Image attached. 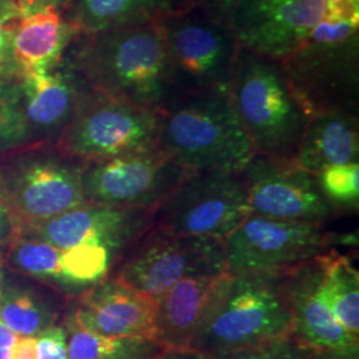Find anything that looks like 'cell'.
I'll return each instance as SVG.
<instances>
[{"label":"cell","instance_id":"1","mask_svg":"<svg viewBox=\"0 0 359 359\" xmlns=\"http://www.w3.org/2000/svg\"><path fill=\"white\" fill-rule=\"evenodd\" d=\"M63 60L92 90L151 111L180 96L160 23L77 35Z\"/></svg>","mask_w":359,"mask_h":359},{"label":"cell","instance_id":"2","mask_svg":"<svg viewBox=\"0 0 359 359\" xmlns=\"http://www.w3.org/2000/svg\"><path fill=\"white\" fill-rule=\"evenodd\" d=\"M290 270L218 276L189 348L213 359L289 337Z\"/></svg>","mask_w":359,"mask_h":359},{"label":"cell","instance_id":"3","mask_svg":"<svg viewBox=\"0 0 359 359\" xmlns=\"http://www.w3.org/2000/svg\"><path fill=\"white\" fill-rule=\"evenodd\" d=\"M158 148L192 172H241L256 154L228 88L184 92L168 104Z\"/></svg>","mask_w":359,"mask_h":359},{"label":"cell","instance_id":"4","mask_svg":"<svg viewBox=\"0 0 359 359\" xmlns=\"http://www.w3.org/2000/svg\"><path fill=\"white\" fill-rule=\"evenodd\" d=\"M228 90L255 152L293 161L310 116L295 96L281 60L241 47Z\"/></svg>","mask_w":359,"mask_h":359},{"label":"cell","instance_id":"5","mask_svg":"<svg viewBox=\"0 0 359 359\" xmlns=\"http://www.w3.org/2000/svg\"><path fill=\"white\" fill-rule=\"evenodd\" d=\"M281 63L310 117L358 116L359 18L327 15Z\"/></svg>","mask_w":359,"mask_h":359},{"label":"cell","instance_id":"6","mask_svg":"<svg viewBox=\"0 0 359 359\" xmlns=\"http://www.w3.org/2000/svg\"><path fill=\"white\" fill-rule=\"evenodd\" d=\"M160 112L92 90L53 148L83 163L158 147Z\"/></svg>","mask_w":359,"mask_h":359},{"label":"cell","instance_id":"7","mask_svg":"<svg viewBox=\"0 0 359 359\" xmlns=\"http://www.w3.org/2000/svg\"><path fill=\"white\" fill-rule=\"evenodd\" d=\"M250 215L240 172H191L154 208V228L225 241Z\"/></svg>","mask_w":359,"mask_h":359},{"label":"cell","instance_id":"8","mask_svg":"<svg viewBox=\"0 0 359 359\" xmlns=\"http://www.w3.org/2000/svg\"><path fill=\"white\" fill-rule=\"evenodd\" d=\"M160 27L180 95L228 88L241 46L222 18L201 7L173 10Z\"/></svg>","mask_w":359,"mask_h":359},{"label":"cell","instance_id":"9","mask_svg":"<svg viewBox=\"0 0 359 359\" xmlns=\"http://www.w3.org/2000/svg\"><path fill=\"white\" fill-rule=\"evenodd\" d=\"M115 278L154 302L176 283L226 271L224 241L151 228L128 249Z\"/></svg>","mask_w":359,"mask_h":359},{"label":"cell","instance_id":"10","mask_svg":"<svg viewBox=\"0 0 359 359\" xmlns=\"http://www.w3.org/2000/svg\"><path fill=\"white\" fill-rule=\"evenodd\" d=\"M83 168L55 148L16 156L0 167V191L25 231L86 203Z\"/></svg>","mask_w":359,"mask_h":359},{"label":"cell","instance_id":"11","mask_svg":"<svg viewBox=\"0 0 359 359\" xmlns=\"http://www.w3.org/2000/svg\"><path fill=\"white\" fill-rule=\"evenodd\" d=\"M339 245L323 225L250 215L224 241L229 274L290 270Z\"/></svg>","mask_w":359,"mask_h":359},{"label":"cell","instance_id":"12","mask_svg":"<svg viewBox=\"0 0 359 359\" xmlns=\"http://www.w3.org/2000/svg\"><path fill=\"white\" fill-rule=\"evenodd\" d=\"M206 10L224 19L245 50L283 60L294 53L329 15V3L327 0H221Z\"/></svg>","mask_w":359,"mask_h":359},{"label":"cell","instance_id":"13","mask_svg":"<svg viewBox=\"0 0 359 359\" xmlns=\"http://www.w3.org/2000/svg\"><path fill=\"white\" fill-rule=\"evenodd\" d=\"M191 172L157 147L84 163L81 187L86 203L154 209Z\"/></svg>","mask_w":359,"mask_h":359},{"label":"cell","instance_id":"14","mask_svg":"<svg viewBox=\"0 0 359 359\" xmlns=\"http://www.w3.org/2000/svg\"><path fill=\"white\" fill-rule=\"evenodd\" d=\"M252 215L325 225L338 213L323 197L316 175L283 161L255 154L241 169Z\"/></svg>","mask_w":359,"mask_h":359},{"label":"cell","instance_id":"15","mask_svg":"<svg viewBox=\"0 0 359 359\" xmlns=\"http://www.w3.org/2000/svg\"><path fill=\"white\" fill-rule=\"evenodd\" d=\"M154 209L84 203L56 217L29 226L25 236L59 249L81 245L103 246L123 257L151 228Z\"/></svg>","mask_w":359,"mask_h":359},{"label":"cell","instance_id":"16","mask_svg":"<svg viewBox=\"0 0 359 359\" xmlns=\"http://www.w3.org/2000/svg\"><path fill=\"white\" fill-rule=\"evenodd\" d=\"M321 257L289 271L287 298L292 310V337L310 350L359 355V337L337 321L321 290Z\"/></svg>","mask_w":359,"mask_h":359},{"label":"cell","instance_id":"17","mask_svg":"<svg viewBox=\"0 0 359 359\" xmlns=\"http://www.w3.org/2000/svg\"><path fill=\"white\" fill-rule=\"evenodd\" d=\"M31 142L59 139L74 120L90 87L65 60L46 74L19 79Z\"/></svg>","mask_w":359,"mask_h":359},{"label":"cell","instance_id":"18","mask_svg":"<svg viewBox=\"0 0 359 359\" xmlns=\"http://www.w3.org/2000/svg\"><path fill=\"white\" fill-rule=\"evenodd\" d=\"M69 316L93 333L152 339L156 302L112 277L84 290Z\"/></svg>","mask_w":359,"mask_h":359},{"label":"cell","instance_id":"19","mask_svg":"<svg viewBox=\"0 0 359 359\" xmlns=\"http://www.w3.org/2000/svg\"><path fill=\"white\" fill-rule=\"evenodd\" d=\"M77 35L57 8L19 18L11 32L10 76L23 79L55 69Z\"/></svg>","mask_w":359,"mask_h":359},{"label":"cell","instance_id":"20","mask_svg":"<svg viewBox=\"0 0 359 359\" xmlns=\"http://www.w3.org/2000/svg\"><path fill=\"white\" fill-rule=\"evenodd\" d=\"M221 274L191 276L156 302L154 339L163 348H189L209 294Z\"/></svg>","mask_w":359,"mask_h":359},{"label":"cell","instance_id":"21","mask_svg":"<svg viewBox=\"0 0 359 359\" xmlns=\"http://www.w3.org/2000/svg\"><path fill=\"white\" fill-rule=\"evenodd\" d=\"M358 116L322 114L311 116L294 161L311 175L334 165L358 163Z\"/></svg>","mask_w":359,"mask_h":359},{"label":"cell","instance_id":"22","mask_svg":"<svg viewBox=\"0 0 359 359\" xmlns=\"http://www.w3.org/2000/svg\"><path fill=\"white\" fill-rule=\"evenodd\" d=\"M176 0H71L65 19L79 35L160 23Z\"/></svg>","mask_w":359,"mask_h":359},{"label":"cell","instance_id":"23","mask_svg":"<svg viewBox=\"0 0 359 359\" xmlns=\"http://www.w3.org/2000/svg\"><path fill=\"white\" fill-rule=\"evenodd\" d=\"M321 290L334 317L359 337V273L353 259L332 249L321 257Z\"/></svg>","mask_w":359,"mask_h":359},{"label":"cell","instance_id":"24","mask_svg":"<svg viewBox=\"0 0 359 359\" xmlns=\"http://www.w3.org/2000/svg\"><path fill=\"white\" fill-rule=\"evenodd\" d=\"M65 327L68 333V359H154L164 350L151 338L93 333L81 327L69 314Z\"/></svg>","mask_w":359,"mask_h":359},{"label":"cell","instance_id":"25","mask_svg":"<svg viewBox=\"0 0 359 359\" xmlns=\"http://www.w3.org/2000/svg\"><path fill=\"white\" fill-rule=\"evenodd\" d=\"M56 313L38 295L4 286L0 295V321L16 337H38L55 325Z\"/></svg>","mask_w":359,"mask_h":359},{"label":"cell","instance_id":"26","mask_svg":"<svg viewBox=\"0 0 359 359\" xmlns=\"http://www.w3.org/2000/svg\"><path fill=\"white\" fill-rule=\"evenodd\" d=\"M60 250V286L68 290L84 292L102 283L117 258L103 246L81 245Z\"/></svg>","mask_w":359,"mask_h":359},{"label":"cell","instance_id":"27","mask_svg":"<svg viewBox=\"0 0 359 359\" xmlns=\"http://www.w3.org/2000/svg\"><path fill=\"white\" fill-rule=\"evenodd\" d=\"M60 249L32 237H22L10 248L8 259L22 273L60 286Z\"/></svg>","mask_w":359,"mask_h":359},{"label":"cell","instance_id":"28","mask_svg":"<svg viewBox=\"0 0 359 359\" xmlns=\"http://www.w3.org/2000/svg\"><path fill=\"white\" fill-rule=\"evenodd\" d=\"M28 142L31 139L22 107L19 79L0 77V152Z\"/></svg>","mask_w":359,"mask_h":359},{"label":"cell","instance_id":"29","mask_svg":"<svg viewBox=\"0 0 359 359\" xmlns=\"http://www.w3.org/2000/svg\"><path fill=\"white\" fill-rule=\"evenodd\" d=\"M316 179L323 197L338 215L358 210L359 163L325 168Z\"/></svg>","mask_w":359,"mask_h":359},{"label":"cell","instance_id":"30","mask_svg":"<svg viewBox=\"0 0 359 359\" xmlns=\"http://www.w3.org/2000/svg\"><path fill=\"white\" fill-rule=\"evenodd\" d=\"M310 348L298 344L292 335L265 346L231 353L213 359H306Z\"/></svg>","mask_w":359,"mask_h":359},{"label":"cell","instance_id":"31","mask_svg":"<svg viewBox=\"0 0 359 359\" xmlns=\"http://www.w3.org/2000/svg\"><path fill=\"white\" fill-rule=\"evenodd\" d=\"M38 359H68V333L65 326L52 325L36 337Z\"/></svg>","mask_w":359,"mask_h":359},{"label":"cell","instance_id":"32","mask_svg":"<svg viewBox=\"0 0 359 359\" xmlns=\"http://www.w3.org/2000/svg\"><path fill=\"white\" fill-rule=\"evenodd\" d=\"M25 236V229L0 191V250L10 249Z\"/></svg>","mask_w":359,"mask_h":359},{"label":"cell","instance_id":"33","mask_svg":"<svg viewBox=\"0 0 359 359\" xmlns=\"http://www.w3.org/2000/svg\"><path fill=\"white\" fill-rule=\"evenodd\" d=\"M69 3L71 0H0V7L18 18H25L47 8H57L65 13Z\"/></svg>","mask_w":359,"mask_h":359},{"label":"cell","instance_id":"34","mask_svg":"<svg viewBox=\"0 0 359 359\" xmlns=\"http://www.w3.org/2000/svg\"><path fill=\"white\" fill-rule=\"evenodd\" d=\"M19 18L0 7V77L10 76V46L11 32Z\"/></svg>","mask_w":359,"mask_h":359},{"label":"cell","instance_id":"35","mask_svg":"<svg viewBox=\"0 0 359 359\" xmlns=\"http://www.w3.org/2000/svg\"><path fill=\"white\" fill-rule=\"evenodd\" d=\"M8 359H38L36 337H18L10 348Z\"/></svg>","mask_w":359,"mask_h":359},{"label":"cell","instance_id":"36","mask_svg":"<svg viewBox=\"0 0 359 359\" xmlns=\"http://www.w3.org/2000/svg\"><path fill=\"white\" fill-rule=\"evenodd\" d=\"M329 15L339 18H359V0H327Z\"/></svg>","mask_w":359,"mask_h":359},{"label":"cell","instance_id":"37","mask_svg":"<svg viewBox=\"0 0 359 359\" xmlns=\"http://www.w3.org/2000/svg\"><path fill=\"white\" fill-rule=\"evenodd\" d=\"M154 359H210L192 348H164Z\"/></svg>","mask_w":359,"mask_h":359},{"label":"cell","instance_id":"38","mask_svg":"<svg viewBox=\"0 0 359 359\" xmlns=\"http://www.w3.org/2000/svg\"><path fill=\"white\" fill-rule=\"evenodd\" d=\"M306 359H359V355H350L327 350H310Z\"/></svg>","mask_w":359,"mask_h":359},{"label":"cell","instance_id":"39","mask_svg":"<svg viewBox=\"0 0 359 359\" xmlns=\"http://www.w3.org/2000/svg\"><path fill=\"white\" fill-rule=\"evenodd\" d=\"M221 0H181L176 6L175 10H191V8H198V7H213L218 4Z\"/></svg>","mask_w":359,"mask_h":359},{"label":"cell","instance_id":"40","mask_svg":"<svg viewBox=\"0 0 359 359\" xmlns=\"http://www.w3.org/2000/svg\"><path fill=\"white\" fill-rule=\"evenodd\" d=\"M16 338L18 337L0 321V348H10L15 344Z\"/></svg>","mask_w":359,"mask_h":359},{"label":"cell","instance_id":"41","mask_svg":"<svg viewBox=\"0 0 359 359\" xmlns=\"http://www.w3.org/2000/svg\"><path fill=\"white\" fill-rule=\"evenodd\" d=\"M4 270H3V258L0 255V295L3 293V289H4Z\"/></svg>","mask_w":359,"mask_h":359},{"label":"cell","instance_id":"42","mask_svg":"<svg viewBox=\"0 0 359 359\" xmlns=\"http://www.w3.org/2000/svg\"><path fill=\"white\" fill-rule=\"evenodd\" d=\"M10 348H0V359L10 358Z\"/></svg>","mask_w":359,"mask_h":359},{"label":"cell","instance_id":"43","mask_svg":"<svg viewBox=\"0 0 359 359\" xmlns=\"http://www.w3.org/2000/svg\"><path fill=\"white\" fill-rule=\"evenodd\" d=\"M180 1H181V0H176V6L179 4ZM175 8H176V7H175Z\"/></svg>","mask_w":359,"mask_h":359}]
</instances>
